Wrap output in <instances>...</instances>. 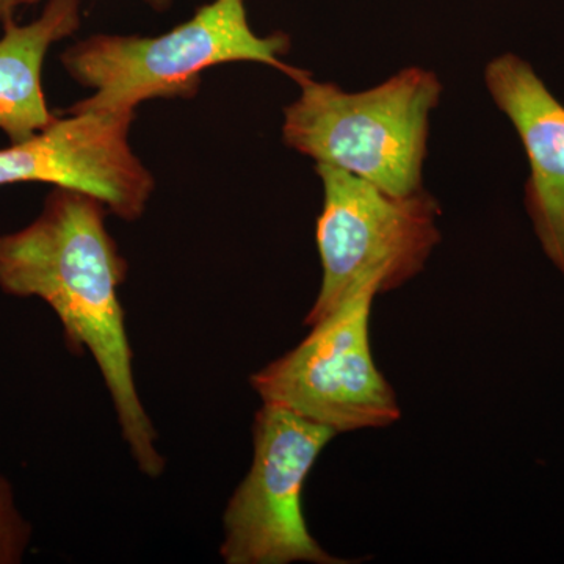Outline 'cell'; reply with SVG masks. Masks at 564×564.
<instances>
[{"label":"cell","instance_id":"cell-1","mask_svg":"<svg viewBox=\"0 0 564 564\" xmlns=\"http://www.w3.org/2000/svg\"><path fill=\"white\" fill-rule=\"evenodd\" d=\"M107 212L95 196L55 187L35 221L0 234V291L50 304L70 350L88 351L95 359L137 469L159 478L165 456L137 389L118 296L128 262L107 231Z\"/></svg>","mask_w":564,"mask_h":564},{"label":"cell","instance_id":"cell-9","mask_svg":"<svg viewBox=\"0 0 564 564\" xmlns=\"http://www.w3.org/2000/svg\"><path fill=\"white\" fill-rule=\"evenodd\" d=\"M80 0H47L39 20L3 25L0 39V129L11 143L31 139L55 120L41 85L52 44L80 28Z\"/></svg>","mask_w":564,"mask_h":564},{"label":"cell","instance_id":"cell-11","mask_svg":"<svg viewBox=\"0 0 564 564\" xmlns=\"http://www.w3.org/2000/svg\"><path fill=\"white\" fill-rule=\"evenodd\" d=\"M21 6V0H0V22L3 25L10 24L14 21V13L18 7Z\"/></svg>","mask_w":564,"mask_h":564},{"label":"cell","instance_id":"cell-3","mask_svg":"<svg viewBox=\"0 0 564 564\" xmlns=\"http://www.w3.org/2000/svg\"><path fill=\"white\" fill-rule=\"evenodd\" d=\"M300 87V98L284 109L282 139L289 148L389 195L423 191L430 113L443 93L436 74L411 66L359 93L313 77Z\"/></svg>","mask_w":564,"mask_h":564},{"label":"cell","instance_id":"cell-2","mask_svg":"<svg viewBox=\"0 0 564 564\" xmlns=\"http://www.w3.org/2000/svg\"><path fill=\"white\" fill-rule=\"evenodd\" d=\"M289 51L285 33L252 31L245 0H214L163 35H93L68 47L63 66L93 90L68 111H135L148 99L191 98L204 70L232 62L272 66L299 85L311 79L307 70L282 61Z\"/></svg>","mask_w":564,"mask_h":564},{"label":"cell","instance_id":"cell-8","mask_svg":"<svg viewBox=\"0 0 564 564\" xmlns=\"http://www.w3.org/2000/svg\"><path fill=\"white\" fill-rule=\"evenodd\" d=\"M494 102L513 122L530 163L525 207L541 247L564 276V106L513 54L485 70Z\"/></svg>","mask_w":564,"mask_h":564},{"label":"cell","instance_id":"cell-7","mask_svg":"<svg viewBox=\"0 0 564 564\" xmlns=\"http://www.w3.org/2000/svg\"><path fill=\"white\" fill-rule=\"evenodd\" d=\"M135 111H68L21 143L0 150V187L44 182L95 196L126 221L147 210L154 176L133 154Z\"/></svg>","mask_w":564,"mask_h":564},{"label":"cell","instance_id":"cell-12","mask_svg":"<svg viewBox=\"0 0 564 564\" xmlns=\"http://www.w3.org/2000/svg\"><path fill=\"white\" fill-rule=\"evenodd\" d=\"M41 0H21V3H25V6H33V3H39ZM151 9L155 11H165L172 7L174 0H144Z\"/></svg>","mask_w":564,"mask_h":564},{"label":"cell","instance_id":"cell-10","mask_svg":"<svg viewBox=\"0 0 564 564\" xmlns=\"http://www.w3.org/2000/svg\"><path fill=\"white\" fill-rule=\"evenodd\" d=\"M31 538L32 527L18 507L13 488L0 475V564L21 563Z\"/></svg>","mask_w":564,"mask_h":564},{"label":"cell","instance_id":"cell-6","mask_svg":"<svg viewBox=\"0 0 564 564\" xmlns=\"http://www.w3.org/2000/svg\"><path fill=\"white\" fill-rule=\"evenodd\" d=\"M378 285L369 284L281 358L252 373L262 403L291 410L337 434L384 429L402 411L370 350V311Z\"/></svg>","mask_w":564,"mask_h":564},{"label":"cell","instance_id":"cell-5","mask_svg":"<svg viewBox=\"0 0 564 564\" xmlns=\"http://www.w3.org/2000/svg\"><path fill=\"white\" fill-rule=\"evenodd\" d=\"M334 430L276 404L262 403L252 425L254 455L223 514L226 564H348L311 534L303 489Z\"/></svg>","mask_w":564,"mask_h":564},{"label":"cell","instance_id":"cell-4","mask_svg":"<svg viewBox=\"0 0 564 564\" xmlns=\"http://www.w3.org/2000/svg\"><path fill=\"white\" fill-rule=\"evenodd\" d=\"M323 209L317 247L321 292L304 323L313 326L366 285L393 291L421 273L440 243V204L425 191L393 196L352 174L317 163Z\"/></svg>","mask_w":564,"mask_h":564}]
</instances>
